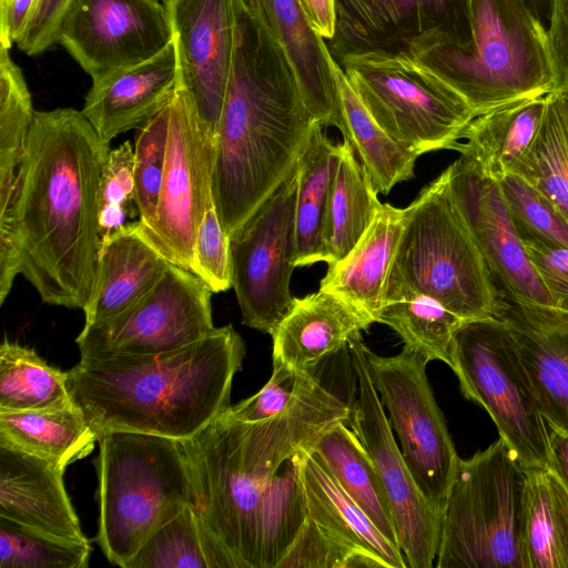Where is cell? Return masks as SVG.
<instances>
[{"label": "cell", "instance_id": "cell-24", "mask_svg": "<svg viewBox=\"0 0 568 568\" xmlns=\"http://www.w3.org/2000/svg\"><path fill=\"white\" fill-rule=\"evenodd\" d=\"M373 320L336 293L318 290L293 305L274 332L273 363L306 372L347 346Z\"/></svg>", "mask_w": 568, "mask_h": 568}, {"label": "cell", "instance_id": "cell-4", "mask_svg": "<svg viewBox=\"0 0 568 568\" xmlns=\"http://www.w3.org/2000/svg\"><path fill=\"white\" fill-rule=\"evenodd\" d=\"M244 355L243 338L226 325L165 354L81 358L68 385L98 439L128 430L185 440L231 407Z\"/></svg>", "mask_w": 568, "mask_h": 568}, {"label": "cell", "instance_id": "cell-31", "mask_svg": "<svg viewBox=\"0 0 568 568\" xmlns=\"http://www.w3.org/2000/svg\"><path fill=\"white\" fill-rule=\"evenodd\" d=\"M354 148L338 144V160L323 223V262L334 264L359 241L382 205Z\"/></svg>", "mask_w": 568, "mask_h": 568}, {"label": "cell", "instance_id": "cell-30", "mask_svg": "<svg viewBox=\"0 0 568 568\" xmlns=\"http://www.w3.org/2000/svg\"><path fill=\"white\" fill-rule=\"evenodd\" d=\"M0 442L64 470L91 454L98 436L74 403L49 410L0 412Z\"/></svg>", "mask_w": 568, "mask_h": 568}, {"label": "cell", "instance_id": "cell-21", "mask_svg": "<svg viewBox=\"0 0 568 568\" xmlns=\"http://www.w3.org/2000/svg\"><path fill=\"white\" fill-rule=\"evenodd\" d=\"M497 318L515 339L546 423L568 434V312L503 294Z\"/></svg>", "mask_w": 568, "mask_h": 568}, {"label": "cell", "instance_id": "cell-37", "mask_svg": "<svg viewBox=\"0 0 568 568\" xmlns=\"http://www.w3.org/2000/svg\"><path fill=\"white\" fill-rule=\"evenodd\" d=\"M11 42L0 39V207L11 205L18 171L33 121L31 94L21 69L9 53Z\"/></svg>", "mask_w": 568, "mask_h": 568}, {"label": "cell", "instance_id": "cell-38", "mask_svg": "<svg viewBox=\"0 0 568 568\" xmlns=\"http://www.w3.org/2000/svg\"><path fill=\"white\" fill-rule=\"evenodd\" d=\"M513 173L537 189L568 221V124L554 91L547 94L537 136Z\"/></svg>", "mask_w": 568, "mask_h": 568}, {"label": "cell", "instance_id": "cell-39", "mask_svg": "<svg viewBox=\"0 0 568 568\" xmlns=\"http://www.w3.org/2000/svg\"><path fill=\"white\" fill-rule=\"evenodd\" d=\"M465 321L423 294H408L385 303L378 318V323L397 333L405 347L429 362L438 359L448 366L453 336Z\"/></svg>", "mask_w": 568, "mask_h": 568}, {"label": "cell", "instance_id": "cell-11", "mask_svg": "<svg viewBox=\"0 0 568 568\" xmlns=\"http://www.w3.org/2000/svg\"><path fill=\"white\" fill-rule=\"evenodd\" d=\"M298 161L272 194L230 236L231 277L242 323L272 334L290 312L295 266Z\"/></svg>", "mask_w": 568, "mask_h": 568}, {"label": "cell", "instance_id": "cell-19", "mask_svg": "<svg viewBox=\"0 0 568 568\" xmlns=\"http://www.w3.org/2000/svg\"><path fill=\"white\" fill-rule=\"evenodd\" d=\"M181 84L214 134L219 125L234 49V0H168Z\"/></svg>", "mask_w": 568, "mask_h": 568}, {"label": "cell", "instance_id": "cell-14", "mask_svg": "<svg viewBox=\"0 0 568 568\" xmlns=\"http://www.w3.org/2000/svg\"><path fill=\"white\" fill-rule=\"evenodd\" d=\"M215 138L180 84L170 102L166 158L155 219L140 233L169 263L190 271L194 243L213 203Z\"/></svg>", "mask_w": 568, "mask_h": 568}, {"label": "cell", "instance_id": "cell-43", "mask_svg": "<svg viewBox=\"0 0 568 568\" xmlns=\"http://www.w3.org/2000/svg\"><path fill=\"white\" fill-rule=\"evenodd\" d=\"M133 171L134 146L125 141L110 151L100 181L98 217L101 243L139 220Z\"/></svg>", "mask_w": 568, "mask_h": 568}, {"label": "cell", "instance_id": "cell-23", "mask_svg": "<svg viewBox=\"0 0 568 568\" xmlns=\"http://www.w3.org/2000/svg\"><path fill=\"white\" fill-rule=\"evenodd\" d=\"M63 473L0 442V516L63 539L89 541L65 491Z\"/></svg>", "mask_w": 568, "mask_h": 568}, {"label": "cell", "instance_id": "cell-29", "mask_svg": "<svg viewBox=\"0 0 568 568\" xmlns=\"http://www.w3.org/2000/svg\"><path fill=\"white\" fill-rule=\"evenodd\" d=\"M310 449L381 532L398 546L383 483L372 458L347 422L338 420L331 425L314 440Z\"/></svg>", "mask_w": 568, "mask_h": 568}, {"label": "cell", "instance_id": "cell-40", "mask_svg": "<svg viewBox=\"0 0 568 568\" xmlns=\"http://www.w3.org/2000/svg\"><path fill=\"white\" fill-rule=\"evenodd\" d=\"M89 541H73L0 516V568H87Z\"/></svg>", "mask_w": 568, "mask_h": 568}, {"label": "cell", "instance_id": "cell-50", "mask_svg": "<svg viewBox=\"0 0 568 568\" xmlns=\"http://www.w3.org/2000/svg\"><path fill=\"white\" fill-rule=\"evenodd\" d=\"M298 2L312 28L325 42H329L336 30L335 0H298Z\"/></svg>", "mask_w": 568, "mask_h": 568}, {"label": "cell", "instance_id": "cell-44", "mask_svg": "<svg viewBox=\"0 0 568 568\" xmlns=\"http://www.w3.org/2000/svg\"><path fill=\"white\" fill-rule=\"evenodd\" d=\"M316 367L296 372L273 363L272 376L264 387L255 395L231 406L227 413L244 423L264 422L282 414L306 386Z\"/></svg>", "mask_w": 568, "mask_h": 568}, {"label": "cell", "instance_id": "cell-5", "mask_svg": "<svg viewBox=\"0 0 568 568\" xmlns=\"http://www.w3.org/2000/svg\"><path fill=\"white\" fill-rule=\"evenodd\" d=\"M465 42L419 38L413 55L460 93L476 115L554 90L547 30L523 0H469Z\"/></svg>", "mask_w": 568, "mask_h": 568}, {"label": "cell", "instance_id": "cell-41", "mask_svg": "<svg viewBox=\"0 0 568 568\" xmlns=\"http://www.w3.org/2000/svg\"><path fill=\"white\" fill-rule=\"evenodd\" d=\"M170 103L136 129L134 185L139 232H146L156 214L169 139Z\"/></svg>", "mask_w": 568, "mask_h": 568}, {"label": "cell", "instance_id": "cell-54", "mask_svg": "<svg viewBox=\"0 0 568 568\" xmlns=\"http://www.w3.org/2000/svg\"><path fill=\"white\" fill-rule=\"evenodd\" d=\"M555 92V91H554ZM568 124V92H555Z\"/></svg>", "mask_w": 568, "mask_h": 568}, {"label": "cell", "instance_id": "cell-34", "mask_svg": "<svg viewBox=\"0 0 568 568\" xmlns=\"http://www.w3.org/2000/svg\"><path fill=\"white\" fill-rule=\"evenodd\" d=\"M243 568L211 532L195 508L186 506L159 527L126 568Z\"/></svg>", "mask_w": 568, "mask_h": 568}, {"label": "cell", "instance_id": "cell-42", "mask_svg": "<svg viewBox=\"0 0 568 568\" xmlns=\"http://www.w3.org/2000/svg\"><path fill=\"white\" fill-rule=\"evenodd\" d=\"M498 183L521 240L568 247V221L547 197L516 173Z\"/></svg>", "mask_w": 568, "mask_h": 568}, {"label": "cell", "instance_id": "cell-22", "mask_svg": "<svg viewBox=\"0 0 568 568\" xmlns=\"http://www.w3.org/2000/svg\"><path fill=\"white\" fill-rule=\"evenodd\" d=\"M180 84V58L173 39L152 59L92 82L81 111L100 138L110 143L166 106Z\"/></svg>", "mask_w": 568, "mask_h": 568}, {"label": "cell", "instance_id": "cell-17", "mask_svg": "<svg viewBox=\"0 0 568 568\" xmlns=\"http://www.w3.org/2000/svg\"><path fill=\"white\" fill-rule=\"evenodd\" d=\"M450 192L503 294L516 302L551 306L531 265L498 181L460 155L447 169Z\"/></svg>", "mask_w": 568, "mask_h": 568}, {"label": "cell", "instance_id": "cell-35", "mask_svg": "<svg viewBox=\"0 0 568 568\" xmlns=\"http://www.w3.org/2000/svg\"><path fill=\"white\" fill-rule=\"evenodd\" d=\"M526 474L527 568H568V490L549 467Z\"/></svg>", "mask_w": 568, "mask_h": 568}, {"label": "cell", "instance_id": "cell-26", "mask_svg": "<svg viewBox=\"0 0 568 568\" xmlns=\"http://www.w3.org/2000/svg\"><path fill=\"white\" fill-rule=\"evenodd\" d=\"M139 220L101 243L85 323L108 320L138 302L160 280L169 262L140 234Z\"/></svg>", "mask_w": 568, "mask_h": 568}, {"label": "cell", "instance_id": "cell-10", "mask_svg": "<svg viewBox=\"0 0 568 568\" xmlns=\"http://www.w3.org/2000/svg\"><path fill=\"white\" fill-rule=\"evenodd\" d=\"M449 367L463 395L487 410L521 467H549L547 423L507 325L497 317L463 322L453 336Z\"/></svg>", "mask_w": 568, "mask_h": 568}, {"label": "cell", "instance_id": "cell-32", "mask_svg": "<svg viewBox=\"0 0 568 568\" xmlns=\"http://www.w3.org/2000/svg\"><path fill=\"white\" fill-rule=\"evenodd\" d=\"M332 68L345 124L343 138L354 148L376 192L386 195L397 183L414 178L419 155L394 141L379 126L334 58Z\"/></svg>", "mask_w": 568, "mask_h": 568}, {"label": "cell", "instance_id": "cell-47", "mask_svg": "<svg viewBox=\"0 0 568 568\" xmlns=\"http://www.w3.org/2000/svg\"><path fill=\"white\" fill-rule=\"evenodd\" d=\"M73 0H36L34 7L18 38V48L28 55H38L58 43L63 19Z\"/></svg>", "mask_w": 568, "mask_h": 568}, {"label": "cell", "instance_id": "cell-27", "mask_svg": "<svg viewBox=\"0 0 568 568\" xmlns=\"http://www.w3.org/2000/svg\"><path fill=\"white\" fill-rule=\"evenodd\" d=\"M547 94L519 98L476 115L452 150L471 160L486 175L499 181L513 173L535 141Z\"/></svg>", "mask_w": 568, "mask_h": 568}, {"label": "cell", "instance_id": "cell-51", "mask_svg": "<svg viewBox=\"0 0 568 568\" xmlns=\"http://www.w3.org/2000/svg\"><path fill=\"white\" fill-rule=\"evenodd\" d=\"M36 0H1L0 38L14 42L22 31Z\"/></svg>", "mask_w": 568, "mask_h": 568}, {"label": "cell", "instance_id": "cell-55", "mask_svg": "<svg viewBox=\"0 0 568 568\" xmlns=\"http://www.w3.org/2000/svg\"><path fill=\"white\" fill-rule=\"evenodd\" d=\"M160 1H162V2L164 3V2H165V1H168V0H160Z\"/></svg>", "mask_w": 568, "mask_h": 568}, {"label": "cell", "instance_id": "cell-20", "mask_svg": "<svg viewBox=\"0 0 568 568\" xmlns=\"http://www.w3.org/2000/svg\"><path fill=\"white\" fill-rule=\"evenodd\" d=\"M237 1L287 63L311 116L344 134L333 57L325 40L312 28L298 0Z\"/></svg>", "mask_w": 568, "mask_h": 568}, {"label": "cell", "instance_id": "cell-8", "mask_svg": "<svg viewBox=\"0 0 568 568\" xmlns=\"http://www.w3.org/2000/svg\"><path fill=\"white\" fill-rule=\"evenodd\" d=\"M527 474L499 438L458 460L446 497L437 568H527Z\"/></svg>", "mask_w": 568, "mask_h": 568}, {"label": "cell", "instance_id": "cell-6", "mask_svg": "<svg viewBox=\"0 0 568 568\" xmlns=\"http://www.w3.org/2000/svg\"><path fill=\"white\" fill-rule=\"evenodd\" d=\"M448 185L446 170L408 205L384 304L423 294L462 318L498 317L503 292Z\"/></svg>", "mask_w": 568, "mask_h": 568}, {"label": "cell", "instance_id": "cell-7", "mask_svg": "<svg viewBox=\"0 0 568 568\" xmlns=\"http://www.w3.org/2000/svg\"><path fill=\"white\" fill-rule=\"evenodd\" d=\"M98 442L97 539L110 562L126 568L159 527L195 507L191 466L180 439L112 430Z\"/></svg>", "mask_w": 568, "mask_h": 568}, {"label": "cell", "instance_id": "cell-25", "mask_svg": "<svg viewBox=\"0 0 568 568\" xmlns=\"http://www.w3.org/2000/svg\"><path fill=\"white\" fill-rule=\"evenodd\" d=\"M407 214L408 206L399 209L382 203L351 252L328 265L320 288L338 294L378 323L387 275Z\"/></svg>", "mask_w": 568, "mask_h": 568}, {"label": "cell", "instance_id": "cell-18", "mask_svg": "<svg viewBox=\"0 0 568 568\" xmlns=\"http://www.w3.org/2000/svg\"><path fill=\"white\" fill-rule=\"evenodd\" d=\"M335 36L326 44L336 61L365 50H406L422 37L465 42L470 32L469 0H335Z\"/></svg>", "mask_w": 568, "mask_h": 568}, {"label": "cell", "instance_id": "cell-52", "mask_svg": "<svg viewBox=\"0 0 568 568\" xmlns=\"http://www.w3.org/2000/svg\"><path fill=\"white\" fill-rule=\"evenodd\" d=\"M549 442V468L568 490V434L547 424Z\"/></svg>", "mask_w": 568, "mask_h": 568}, {"label": "cell", "instance_id": "cell-3", "mask_svg": "<svg viewBox=\"0 0 568 568\" xmlns=\"http://www.w3.org/2000/svg\"><path fill=\"white\" fill-rule=\"evenodd\" d=\"M234 4V49L212 176L213 203L229 237L298 161L315 121L273 42Z\"/></svg>", "mask_w": 568, "mask_h": 568}, {"label": "cell", "instance_id": "cell-2", "mask_svg": "<svg viewBox=\"0 0 568 568\" xmlns=\"http://www.w3.org/2000/svg\"><path fill=\"white\" fill-rule=\"evenodd\" d=\"M73 108L36 111L9 224L0 231V303L21 274L49 305L83 310L100 251L98 193L111 151Z\"/></svg>", "mask_w": 568, "mask_h": 568}, {"label": "cell", "instance_id": "cell-9", "mask_svg": "<svg viewBox=\"0 0 568 568\" xmlns=\"http://www.w3.org/2000/svg\"><path fill=\"white\" fill-rule=\"evenodd\" d=\"M337 63L379 126L418 155L452 150L476 116L460 93L407 50L352 52Z\"/></svg>", "mask_w": 568, "mask_h": 568}, {"label": "cell", "instance_id": "cell-12", "mask_svg": "<svg viewBox=\"0 0 568 568\" xmlns=\"http://www.w3.org/2000/svg\"><path fill=\"white\" fill-rule=\"evenodd\" d=\"M365 354L408 469L424 496L444 509L459 457L426 376L429 361L405 346L395 356H379L367 346Z\"/></svg>", "mask_w": 568, "mask_h": 568}, {"label": "cell", "instance_id": "cell-16", "mask_svg": "<svg viewBox=\"0 0 568 568\" xmlns=\"http://www.w3.org/2000/svg\"><path fill=\"white\" fill-rule=\"evenodd\" d=\"M173 39L162 1L73 0L58 43L95 82L152 59Z\"/></svg>", "mask_w": 568, "mask_h": 568}, {"label": "cell", "instance_id": "cell-13", "mask_svg": "<svg viewBox=\"0 0 568 568\" xmlns=\"http://www.w3.org/2000/svg\"><path fill=\"white\" fill-rule=\"evenodd\" d=\"M211 288L191 271L169 264L156 284L123 312L84 325L81 358L150 356L191 345L215 329Z\"/></svg>", "mask_w": 568, "mask_h": 568}, {"label": "cell", "instance_id": "cell-15", "mask_svg": "<svg viewBox=\"0 0 568 568\" xmlns=\"http://www.w3.org/2000/svg\"><path fill=\"white\" fill-rule=\"evenodd\" d=\"M347 347L357 379V396L347 424L383 483L407 568H430L439 547L443 509L424 496L403 458L368 374L362 334H355Z\"/></svg>", "mask_w": 568, "mask_h": 568}, {"label": "cell", "instance_id": "cell-45", "mask_svg": "<svg viewBox=\"0 0 568 568\" xmlns=\"http://www.w3.org/2000/svg\"><path fill=\"white\" fill-rule=\"evenodd\" d=\"M190 271L213 293L232 287L230 237L220 222L214 203L209 206L200 225Z\"/></svg>", "mask_w": 568, "mask_h": 568}, {"label": "cell", "instance_id": "cell-36", "mask_svg": "<svg viewBox=\"0 0 568 568\" xmlns=\"http://www.w3.org/2000/svg\"><path fill=\"white\" fill-rule=\"evenodd\" d=\"M68 372L50 366L33 349L4 339L0 346V412L70 406Z\"/></svg>", "mask_w": 568, "mask_h": 568}, {"label": "cell", "instance_id": "cell-48", "mask_svg": "<svg viewBox=\"0 0 568 568\" xmlns=\"http://www.w3.org/2000/svg\"><path fill=\"white\" fill-rule=\"evenodd\" d=\"M523 243L552 307L568 312V247H550L530 240Z\"/></svg>", "mask_w": 568, "mask_h": 568}, {"label": "cell", "instance_id": "cell-46", "mask_svg": "<svg viewBox=\"0 0 568 568\" xmlns=\"http://www.w3.org/2000/svg\"><path fill=\"white\" fill-rule=\"evenodd\" d=\"M308 515L277 568H345L354 550Z\"/></svg>", "mask_w": 568, "mask_h": 568}, {"label": "cell", "instance_id": "cell-28", "mask_svg": "<svg viewBox=\"0 0 568 568\" xmlns=\"http://www.w3.org/2000/svg\"><path fill=\"white\" fill-rule=\"evenodd\" d=\"M302 479L312 519L351 546L373 552L389 568H407L399 547L381 532L311 449L303 457Z\"/></svg>", "mask_w": 568, "mask_h": 568}, {"label": "cell", "instance_id": "cell-49", "mask_svg": "<svg viewBox=\"0 0 568 568\" xmlns=\"http://www.w3.org/2000/svg\"><path fill=\"white\" fill-rule=\"evenodd\" d=\"M547 44L555 92H568V0H555L547 27Z\"/></svg>", "mask_w": 568, "mask_h": 568}, {"label": "cell", "instance_id": "cell-33", "mask_svg": "<svg viewBox=\"0 0 568 568\" xmlns=\"http://www.w3.org/2000/svg\"><path fill=\"white\" fill-rule=\"evenodd\" d=\"M314 121L298 159L300 179L295 206V266L323 262L322 232L329 190L338 160V144Z\"/></svg>", "mask_w": 568, "mask_h": 568}, {"label": "cell", "instance_id": "cell-1", "mask_svg": "<svg viewBox=\"0 0 568 568\" xmlns=\"http://www.w3.org/2000/svg\"><path fill=\"white\" fill-rule=\"evenodd\" d=\"M326 359L292 405L257 423L227 410L182 440L195 510L243 568H277L307 517L304 454L353 402L324 374Z\"/></svg>", "mask_w": 568, "mask_h": 568}, {"label": "cell", "instance_id": "cell-53", "mask_svg": "<svg viewBox=\"0 0 568 568\" xmlns=\"http://www.w3.org/2000/svg\"><path fill=\"white\" fill-rule=\"evenodd\" d=\"M534 17L547 29L554 10L555 0H523Z\"/></svg>", "mask_w": 568, "mask_h": 568}]
</instances>
